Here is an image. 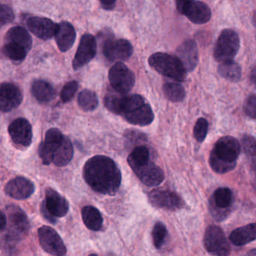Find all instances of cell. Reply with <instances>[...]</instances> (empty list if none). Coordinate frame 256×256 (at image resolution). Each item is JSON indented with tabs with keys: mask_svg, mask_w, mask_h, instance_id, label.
<instances>
[{
	"mask_svg": "<svg viewBox=\"0 0 256 256\" xmlns=\"http://www.w3.org/2000/svg\"><path fill=\"white\" fill-rule=\"evenodd\" d=\"M83 176L96 192L114 196L122 182V174L110 157L98 155L89 158L83 168Z\"/></svg>",
	"mask_w": 256,
	"mask_h": 256,
	"instance_id": "6da1fadb",
	"label": "cell"
},
{
	"mask_svg": "<svg viewBox=\"0 0 256 256\" xmlns=\"http://www.w3.org/2000/svg\"><path fill=\"white\" fill-rule=\"evenodd\" d=\"M104 104L109 112L122 116L132 125L145 126L152 124L154 120L151 106L142 96L138 94H108L104 97Z\"/></svg>",
	"mask_w": 256,
	"mask_h": 256,
	"instance_id": "7a4b0ae2",
	"label": "cell"
},
{
	"mask_svg": "<svg viewBox=\"0 0 256 256\" xmlns=\"http://www.w3.org/2000/svg\"><path fill=\"white\" fill-rule=\"evenodd\" d=\"M240 151L241 146L238 139L232 136L220 138L210 155L211 168L218 174L232 172L236 167Z\"/></svg>",
	"mask_w": 256,
	"mask_h": 256,
	"instance_id": "3957f363",
	"label": "cell"
},
{
	"mask_svg": "<svg viewBox=\"0 0 256 256\" xmlns=\"http://www.w3.org/2000/svg\"><path fill=\"white\" fill-rule=\"evenodd\" d=\"M148 64L151 68L162 76L174 79L176 82H184L186 78V71L181 61L174 55L158 52L152 54Z\"/></svg>",
	"mask_w": 256,
	"mask_h": 256,
	"instance_id": "277c9868",
	"label": "cell"
},
{
	"mask_svg": "<svg viewBox=\"0 0 256 256\" xmlns=\"http://www.w3.org/2000/svg\"><path fill=\"white\" fill-rule=\"evenodd\" d=\"M240 46V41L238 34L233 30H223L214 47L216 61L222 64L233 60L239 52Z\"/></svg>",
	"mask_w": 256,
	"mask_h": 256,
	"instance_id": "5b68a950",
	"label": "cell"
},
{
	"mask_svg": "<svg viewBox=\"0 0 256 256\" xmlns=\"http://www.w3.org/2000/svg\"><path fill=\"white\" fill-rule=\"evenodd\" d=\"M6 210L8 212L7 222L10 226V233L6 234V241L10 244H14L26 236L29 232V220L23 210L16 205L7 206Z\"/></svg>",
	"mask_w": 256,
	"mask_h": 256,
	"instance_id": "8992f818",
	"label": "cell"
},
{
	"mask_svg": "<svg viewBox=\"0 0 256 256\" xmlns=\"http://www.w3.org/2000/svg\"><path fill=\"white\" fill-rule=\"evenodd\" d=\"M206 252L212 256H229L230 244L221 228L217 226L208 227L204 238Z\"/></svg>",
	"mask_w": 256,
	"mask_h": 256,
	"instance_id": "52a82bcc",
	"label": "cell"
},
{
	"mask_svg": "<svg viewBox=\"0 0 256 256\" xmlns=\"http://www.w3.org/2000/svg\"><path fill=\"white\" fill-rule=\"evenodd\" d=\"M109 82L113 89L121 95L127 94L134 88L136 76L122 62H116L109 70Z\"/></svg>",
	"mask_w": 256,
	"mask_h": 256,
	"instance_id": "ba28073f",
	"label": "cell"
},
{
	"mask_svg": "<svg viewBox=\"0 0 256 256\" xmlns=\"http://www.w3.org/2000/svg\"><path fill=\"white\" fill-rule=\"evenodd\" d=\"M176 10L196 24L208 23L211 18V10L204 2L200 1L180 0L176 2Z\"/></svg>",
	"mask_w": 256,
	"mask_h": 256,
	"instance_id": "9c48e42d",
	"label": "cell"
},
{
	"mask_svg": "<svg viewBox=\"0 0 256 256\" xmlns=\"http://www.w3.org/2000/svg\"><path fill=\"white\" fill-rule=\"evenodd\" d=\"M102 52L108 60L120 62V61H126L131 58L133 47L128 40L108 38L103 44Z\"/></svg>",
	"mask_w": 256,
	"mask_h": 256,
	"instance_id": "30bf717a",
	"label": "cell"
},
{
	"mask_svg": "<svg viewBox=\"0 0 256 256\" xmlns=\"http://www.w3.org/2000/svg\"><path fill=\"white\" fill-rule=\"evenodd\" d=\"M42 248L54 256H65L67 250L58 232L49 226H42L38 230Z\"/></svg>",
	"mask_w": 256,
	"mask_h": 256,
	"instance_id": "8fae6325",
	"label": "cell"
},
{
	"mask_svg": "<svg viewBox=\"0 0 256 256\" xmlns=\"http://www.w3.org/2000/svg\"><path fill=\"white\" fill-rule=\"evenodd\" d=\"M150 202L152 206L168 211H178L184 206V202L179 194L168 190H152L149 193Z\"/></svg>",
	"mask_w": 256,
	"mask_h": 256,
	"instance_id": "7c38bea8",
	"label": "cell"
},
{
	"mask_svg": "<svg viewBox=\"0 0 256 256\" xmlns=\"http://www.w3.org/2000/svg\"><path fill=\"white\" fill-rule=\"evenodd\" d=\"M64 138L65 136L58 128H52L48 130L44 140L38 148V155L43 164L48 166L52 163L54 156L62 144Z\"/></svg>",
	"mask_w": 256,
	"mask_h": 256,
	"instance_id": "4fadbf2b",
	"label": "cell"
},
{
	"mask_svg": "<svg viewBox=\"0 0 256 256\" xmlns=\"http://www.w3.org/2000/svg\"><path fill=\"white\" fill-rule=\"evenodd\" d=\"M138 179L149 187L160 186L164 180L162 169L150 160L131 168Z\"/></svg>",
	"mask_w": 256,
	"mask_h": 256,
	"instance_id": "5bb4252c",
	"label": "cell"
},
{
	"mask_svg": "<svg viewBox=\"0 0 256 256\" xmlns=\"http://www.w3.org/2000/svg\"><path fill=\"white\" fill-rule=\"evenodd\" d=\"M97 44L95 37L86 34L80 38V44L73 59L72 66L74 70H78L89 64L96 54Z\"/></svg>",
	"mask_w": 256,
	"mask_h": 256,
	"instance_id": "9a60e30c",
	"label": "cell"
},
{
	"mask_svg": "<svg viewBox=\"0 0 256 256\" xmlns=\"http://www.w3.org/2000/svg\"><path fill=\"white\" fill-rule=\"evenodd\" d=\"M23 102V94L19 86L5 82L0 84V110L10 112L18 108Z\"/></svg>",
	"mask_w": 256,
	"mask_h": 256,
	"instance_id": "2e32d148",
	"label": "cell"
},
{
	"mask_svg": "<svg viewBox=\"0 0 256 256\" xmlns=\"http://www.w3.org/2000/svg\"><path fill=\"white\" fill-rule=\"evenodd\" d=\"M8 134L16 144L23 148L29 146L32 142V128L25 118H18L10 124Z\"/></svg>",
	"mask_w": 256,
	"mask_h": 256,
	"instance_id": "e0dca14e",
	"label": "cell"
},
{
	"mask_svg": "<svg viewBox=\"0 0 256 256\" xmlns=\"http://www.w3.org/2000/svg\"><path fill=\"white\" fill-rule=\"evenodd\" d=\"M29 30L37 38L42 40H49L56 35L59 28L50 19L42 17H31L26 22Z\"/></svg>",
	"mask_w": 256,
	"mask_h": 256,
	"instance_id": "ac0fdd59",
	"label": "cell"
},
{
	"mask_svg": "<svg viewBox=\"0 0 256 256\" xmlns=\"http://www.w3.org/2000/svg\"><path fill=\"white\" fill-rule=\"evenodd\" d=\"M176 58L181 61L186 71L191 72L197 67L199 55L197 43L192 40L184 42L176 50Z\"/></svg>",
	"mask_w": 256,
	"mask_h": 256,
	"instance_id": "d6986e66",
	"label": "cell"
},
{
	"mask_svg": "<svg viewBox=\"0 0 256 256\" xmlns=\"http://www.w3.org/2000/svg\"><path fill=\"white\" fill-rule=\"evenodd\" d=\"M5 192L10 197L17 200H25L35 192V186L28 178L17 176L11 180L5 187Z\"/></svg>",
	"mask_w": 256,
	"mask_h": 256,
	"instance_id": "ffe728a7",
	"label": "cell"
},
{
	"mask_svg": "<svg viewBox=\"0 0 256 256\" xmlns=\"http://www.w3.org/2000/svg\"><path fill=\"white\" fill-rule=\"evenodd\" d=\"M46 209L54 217L65 216L68 212L70 205L65 198L52 188L46 191V200H44Z\"/></svg>",
	"mask_w": 256,
	"mask_h": 256,
	"instance_id": "44dd1931",
	"label": "cell"
},
{
	"mask_svg": "<svg viewBox=\"0 0 256 256\" xmlns=\"http://www.w3.org/2000/svg\"><path fill=\"white\" fill-rule=\"evenodd\" d=\"M56 44L62 53L68 52L72 47L76 40V31L68 22H61L55 35Z\"/></svg>",
	"mask_w": 256,
	"mask_h": 256,
	"instance_id": "7402d4cb",
	"label": "cell"
},
{
	"mask_svg": "<svg viewBox=\"0 0 256 256\" xmlns=\"http://www.w3.org/2000/svg\"><path fill=\"white\" fill-rule=\"evenodd\" d=\"M256 223L247 224L234 230L229 236V240L234 245L241 246L256 240Z\"/></svg>",
	"mask_w": 256,
	"mask_h": 256,
	"instance_id": "603a6c76",
	"label": "cell"
},
{
	"mask_svg": "<svg viewBox=\"0 0 256 256\" xmlns=\"http://www.w3.org/2000/svg\"><path fill=\"white\" fill-rule=\"evenodd\" d=\"M32 94L36 100L41 104H47L54 98L55 90L48 82L36 80L32 83Z\"/></svg>",
	"mask_w": 256,
	"mask_h": 256,
	"instance_id": "cb8c5ba5",
	"label": "cell"
},
{
	"mask_svg": "<svg viewBox=\"0 0 256 256\" xmlns=\"http://www.w3.org/2000/svg\"><path fill=\"white\" fill-rule=\"evenodd\" d=\"M6 42L16 43L26 49L29 52L32 48V40L28 31L22 26L11 28L6 36Z\"/></svg>",
	"mask_w": 256,
	"mask_h": 256,
	"instance_id": "d4e9b609",
	"label": "cell"
},
{
	"mask_svg": "<svg viewBox=\"0 0 256 256\" xmlns=\"http://www.w3.org/2000/svg\"><path fill=\"white\" fill-rule=\"evenodd\" d=\"M82 220L86 227L91 230L98 232L101 230L103 218L101 212L94 206H84L82 210Z\"/></svg>",
	"mask_w": 256,
	"mask_h": 256,
	"instance_id": "484cf974",
	"label": "cell"
},
{
	"mask_svg": "<svg viewBox=\"0 0 256 256\" xmlns=\"http://www.w3.org/2000/svg\"><path fill=\"white\" fill-rule=\"evenodd\" d=\"M74 156V148L72 143L68 138H64L62 144L54 156L52 162L58 167L67 166L72 160Z\"/></svg>",
	"mask_w": 256,
	"mask_h": 256,
	"instance_id": "4316f807",
	"label": "cell"
},
{
	"mask_svg": "<svg viewBox=\"0 0 256 256\" xmlns=\"http://www.w3.org/2000/svg\"><path fill=\"white\" fill-rule=\"evenodd\" d=\"M218 72L222 77L234 83L240 82L242 78V68L234 60L220 64Z\"/></svg>",
	"mask_w": 256,
	"mask_h": 256,
	"instance_id": "83f0119b",
	"label": "cell"
},
{
	"mask_svg": "<svg viewBox=\"0 0 256 256\" xmlns=\"http://www.w3.org/2000/svg\"><path fill=\"white\" fill-rule=\"evenodd\" d=\"M214 206L220 210H227L232 206L233 202V193L226 187L217 188L214 194Z\"/></svg>",
	"mask_w": 256,
	"mask_h": 256,
	"instance_id": "f1b7e54d",
	"label": "cell"
},
{
	"mask_svg": "<svg viewBox=\"0 0 256 256\" xmlns=\"http://www.w3.org/2000/svg\"><path fill=\"white\" fill-rule=\"evenodd\" d=\"M162 90L164 97L172 102H180L185 98V88L180 84L166 83Z\"/></svg>",
	"mask_w": 256,
	"mask_h": 256,
	"instance_id": "f546056e",
	"label": "cell"
},
{
	"mask_svg": "<svg viewBox=\"0 0 256 256\" xmlns=\"http://www.w3.org/2000/svg\"><path fill=\"white\" fill-rule=\"evenodd\" d=\"M78 102L82 110L86 112H92L98 107V97L94 91L84 90L79 94Z\"/></svg>",
	"mask_w": 256,
	"mask_h": 256,
	"instance_id": "4dcf8cb0",
	"label": "cell"
},
{
	"mask_svg": "<svg viewBox=\"0 0 256 256\" xmlns=\"http://www.w3.org/2000/svg\"><path fill=\"white\" fill-rule=\"evenodd\" d=\"M4 54L13 62H20L26 58L28 52L19 44L6 42L4 46Z\"/></svg>",
	"mask_w": 256,
	"mask_h": 256,
	"instance_id": "1f68e13d",
	"label": "cell"
},
{
	"mask_svg": "<svg viewBox=\"0 0 256 256\" xmlns=\"http://www.w3.org/2000/svg\"><path fill=\"white\" fill-rule=\"evenodd\" d=\"M150 160L149 149L146 146H138L134 148L128 156V161L130 167L138 166Z\"/></svg>",
	"mask_w": 256,
	"mask_h": 256,
	"instance_id": "d6a6232c",
	"label": "cell"
},
{
	"mask_svg": "<svg viewBox=\"0 0 256 256\" xmlns=\"http://www.w3.org/2000/svg\"><path fill=\"white\" fill-rule=\"evenodd\" d=\"M167 234L168 230L166 226L161 222H157L154 224L152 230V242L156 248L158 250L162 247Z\"/></svg>",
	"mask_w": 256,
	"mask_h": 256,
	"instance_id": "836d02e7",
	"label": "cell"
},
{
	"mask_svg": "<svg viewBox=\"0 0 256 256\" xmlns=\"http://www.w3.org/2000/svg\"><path fill=\"white\" fill-rule=\"evenodd\" d=\"M78 89V83L76 80H72L66 84L61 90L60 98L64 103H68L72 100Z\"/></svg>",
	"mask_w": 256,
	"mask_h": 256,
	"instance_id": "e575fe53",
	"label": "cell"
},
{
	"mask_svg": "<svg viewBox=\"0 0 256 256\" xmlns=\"http://www.w3.org/2000/svg\"><path fill=\"white\" fill-rule=\"evenodd\" d=\"M208 122L205 118H199L194 126V136L196 140L202 143L206 138L208 132Z\"/></svg>",
	"mask_w": 256,
	"mask_h": 256,
	"instance_id": "d590c367",
	"label": "cell"
},
{
	"mask_svg": "<svg viewBox=\"0 0 256 256\" xmlns=\"http://www.w3.org/2000/svg\"><path fill=\"white\" fill-rule=\"evenodd\" d=\"M16 16L11 7L0 2V28L12 23Z\"/></svg>",
	"mask_w": 256,
	"mask_h": 256,
	"instance_id": "8d00e7d4",
	"label": "cell"
},
{
	"mask_svg": "<svg viewBox=\"0 0 256 256\" xmlns=\"http://www.w3.org/2000/svg\"><path fill=\"white\" fill-rule=\"evenodd\" d=\"M242 146L244 152L248 156L254 158V150H256V140L253 136L250 134H244L241 138Z\"/></svg>",
	"mask_w": 256,
	"mask_h": 256,
	"instance_id": "74e56055",
	"label": "cell"
},
{
	"mask_svg": "<svg viewBox=\"0 0 256 256\" xmlns=\"http://www.w3.org/2000/svg\"><path fill=\"white\" fill-rule=\"evenodd\" d=\"M256 95L252 94L248 97L244 104V112L252 120L256 119Z\"/></svg>",
	"mask_w": 256,
	"mask_h": 256,
	"instance_id": "f35d334b",
	"label": "cell"
},
{
	"mask_svg": "<svg viewBox=\"0 0 256 256\" xmlns=\"http://www.w3.org/2000/svg\"><path fill=\"white\" fill-rule=\"evenodd\" d=\"M41 212L43 216H44L46 220H48L50 222L53 223V224H54V223L56 222V218H55V217H54L53 216H52V214L48 211V210L46 209L44 202L42 203Z\"/></svg>",
	"mask_w": 256,
	"mask_h": 256,
	"instance_id": "ab89813d",
	"label": "cell"
},
{
	"mask_svg": "<svg viewBox=\"0 0 256 256\" xmlns=\"http://www.w3.org/2000/svg\"><path fill=\"white\" fill-rule=\"evenodd\" d=\"M116 1H101L100 4H101L102 8H104V10H108V11H112L116 6Z\"/></svg>",
	"mask_w": 256,
	"mask_h": 256,
	"instance_id": "60d3db41",
	"label": "cell"
},
{
	"mask_svg": "<svg viewBox=\"0 0 256 256\" xmlns=\"http://www.w3.org/2000/svg\"><path fill=\"white\" fill-rule=\"evenodd\" d=\"M7 224V218L5 214L0 210V230H4Z\"/></svg>",
	"mask_w": 256,
	"mask_h": 256,
	"instance_id": "b9f144b4",
	"label": "cell"
},
{
	"mask_svg": "<svg viewBox=\"0 0 256 256\" xmlns=\"http://www.w3.org/2000/svg\"><path fill=\"white\" fill-rule=\"evenodd\" d=\"M244 256H256V248H252V250H250L246 254H244Z\"/></svg>",
	"mask_w": 256,
	"mask_h": 256,
	"instance_id": "7bdbcfd3",
	"label": "cell"
},
{
	"mask_svg": "<svg viewBox=\"0 0 256 256\" xmlns=\"http://www.w3.org/2000/svg\"><path fill=\"white\" fill-rule=\"evenodd\" d=\"M89 256H97V254H90Z\"/></svg>",
	"mask_w": 256,
	"mask_h": 256,
	"instance_id": "ee69618b",
	"label": "cell"
}]
</instances>
